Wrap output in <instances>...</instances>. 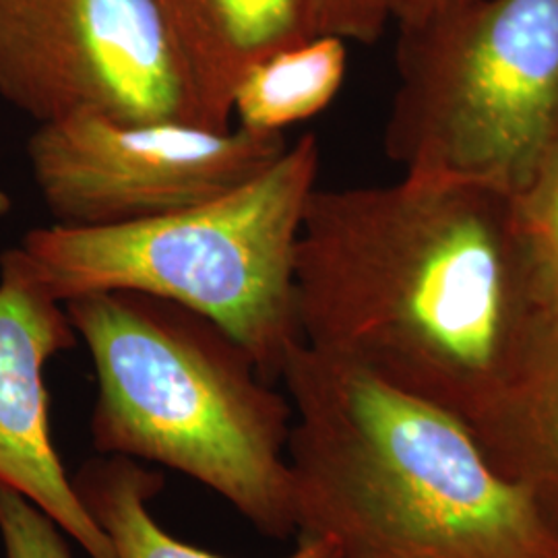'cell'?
I'll return each instance as SVG.
<instances>
[{
    "label": "cell",
    "mask_w": 558,
    "mask_h": 558,
    "mask_svg": "<svg viewBox=\"0 0 558 558\" xmlns=\"http://www.w3.org/2000/svg\"><path fill=\"white\" fill-rule=\"evenodd\" d=\"M296 304L306 345L472 430L555 320L519 242L511 195L412 174L315 189L300 230Z\"/></svg>",
    "instance_id": "6da1fadb"
},
{
    "label": "cell",
    "mask_w": 558,
    "mask_h": 558,
    "mask_svg": "<svg viewBox=\"0 0 558 558\" xmlns=\"http://www.w3.org/2000/svg\"><path fill=\"white\" fill-rule=\"evenodd\" d=\"M299 536L341 558H558V530L472 428L304 341L281 371Z\"/></svg>",
    "instance_id": "7a4b0ae2"
},
{
    "label": "cell",
    "mask_w": 558,
    "mask_h": 558,
    "mask_svg": "<svg viewBox=\"0 0 558 558\" xmlns=\"http://www.w3.org/2000/svg\"><path fill=\"white\" fill-rule=\"evenodd\" d=\"M92 356V440L156 461L228 500L271 538L299 532L288 396L214 320L168 300L104 292L64 302Z\"/></svg>",
    "instance_id": "3957f363"
},
{
    "label": "cell",
    "mask_w": 558,
    "mask_h": 558,
    "mask_svg": "<svg viewBox=\"0 0 558 558\" xmlns=\"http://www.w3.org/2000/svg\"><path fill=\"white\" fill-rule=\"evenodd\" d=\"M319 141L302 135L259 177L216 199L117 226H44L7 251L60 304L133 292L214 320L281 379L300 345L296 251L317 189Z\"/></svg>",
    "instance_id": "277c9868"
},
{
    "label": "cell",
    "mask_w": 558,
    "mask_h": 558,
    "mask_svg": "<svg viewBox=\"0 0 558 558\" xmlns=\"http://www.w3.org/2000/svg\"><path fill=\"white\" fill-rule=\"evenodd\" d=\"M396 59L389 160L515 195L558 135V0H472L399 29Z\"/></svg>",
    "instance_id": "5b68a950"
},
{
    "label": "cell",
    "mask_w": 558,
    "mask_h": 558,
    "mask_svg": "<svg viewBox=\"0 0 558 558\" xmlns=\"http://www.w3.org/2000/svg\"><path fill=\"white\" fill-rule=\"evenodd\" d=\"M0 96L38 124L203 126L158 0H0Z\"/></svg>",
    "instance_id": "8992f818"
},
{
    "label": "cell",
    "mask_w": 558,
    "mask_h": 558,
    "mask_svg": "<svg viewBox=\"0 0 558 558\" xmlns=\"http://www.w3.org/2000/svg\"><path fill=\"white\" fill-rule=\"evenodd\" d=\"M286 135L77 114L38 124L27 156L54 223L117 226L216 199L259 177Z\"/></svg>",
    "instance_id": "52a82bcc"
},
{
    "label": "cell",
    "mask_w": 558,
    "mask_h": 558,
    "mask_svg": "<svg viewBox=\"0 0 558 558\" xmlns=\"http://www.w3.org/2000/svg\"><path fill=\"white\" fill-rule=\"evenodd\" d=\"M77 333L64 304L0 257V482L17 488L92 558H119L110 536L85 509L50 433L46 366Z\"/></svg>",
    "instance_id": "ba28073f"
},
{
    "label": "cell",
    "mask_w": 558,
    "mask_h": 558,
    "mask_svg": "<svg viewBox=\"0 0 558 558\" xmlns=\"http://www.w3.org/2000/svg\"><path fill=\"white\" fill-rule=\"evenodd\" d=\"M203 126H232L242 77L260 60L317 38L308 0H158Z\"/></svg>",
    "instance_id": "9c48e42d"
},
{
    "label": "cell",
    "mask_w": 558,
    "mask_h": 558,
    "mask_svg": "<svg viewBox=\"0 0 558 558\" xmlns=\"http://www.w3.org/2000/svg\"><path fill=\"white\" fill-rule=\"evenodd\" d=\"M476 440L500 474L558 530V319Z\"/></svg>",
    "instance_id": "30bf717a"
},
{
    "label": "cell",
    "mask_w": 558,
    "mask_h": 558,
    "mask_svg": "<svg viewBox=\"0 0 558 558\" xmlns=\"http://www.w3.org/2000/svg\"><path fill=\"white\" fill-rule=\"evenodd\" d=\"M73 484L85 509L112 539L119 558H223L174 538L161 527L147 505L160 490L161 478L133 459H92ZM286 558L341 557L329 539L300 536L296 550Z\"/></svg>",
    "instance_id": "8fae6325"
},
{
    "label": "cell",
    "mask_w": 558,
    "mask_h": 558,
    "mask_svg": "<svg viewBox=\"0 0 558 558\" xmlns=\"http://www.w3.org/2000/svg\"><path fill=\"white\" fill-rule=\"evenodd\" d=\"M345 41L317 36L260 60L239 83L232 117L248 131L278 133L327 110L345 81Z\"/></svg>",
    "instance_id": "7c38bea8"
},
{
    "label": "cell",
    "mask_w": 558,
    "mask_h": 558,
    "mask_svg": "<svg viewBox=\"0 0 558 558\" xmlns=\"http://www.w3.org/2000/svg\"><path fill=\"white\" fill-rule=\"evenodd\" d=\"M511 205L539 299L558 319V135Z\"/></svg>",
    "instance_id": "4fadbf2b"
},
{
    "label": "cell",
    "mask_w": 558,
    "mask_h": 558,
    "mask_svg": "<svg viewBox=\"0 0 558 558\" xmlns=\"http://www.w3.org/2000/svg\"><path fill=\"white\" fill-rule=\"evenodd\" d=\"M64 530L41 507L0 482V539L4 558H73Z\"/></svg>",
    "instance_id": "5bb4252c"
},
{
    "label": "cell",
    "mask_w": 558,
    "mask_h": 558,
    "mask_svg": "<svg viewBox=\"0 0 558 558\" xmlns=\"http://www.w3.org/2000/svg\"><path fill=\"white\" fill-rule=\"evenodd\" d=\"M317 36L373 44L389 21L383 0H308Z\"/></svg>",
    "instance_id": "9a60e30c"
},
{
    "label": "cell",
    "mask_w": 558,
    "mask_h": 558,
    "mask_svg": "<svg viewBox=\"0 0 558 558\" xmlns=\"http://www.w3.org/2000/svg\"><path fill=\"white\" fill-rule=\"evenodd\" d=\"M470 2L472 0H383L389 20L396 21L399 29H414Z\"/></svg>",
    "instance_id": "2e32d148"
}]
</instances>
